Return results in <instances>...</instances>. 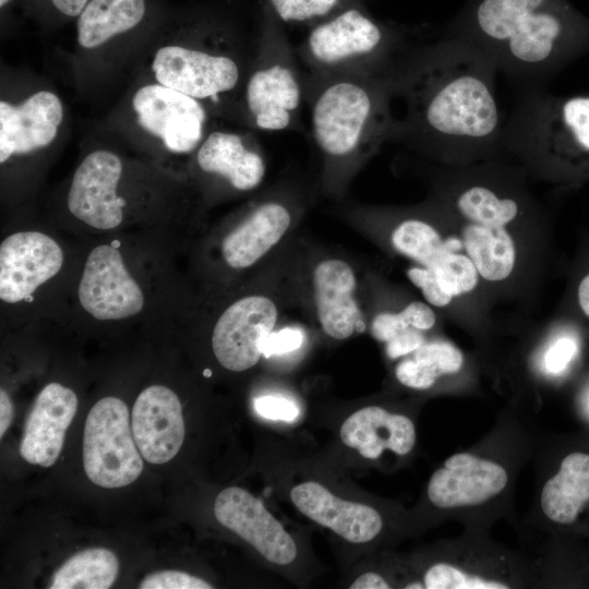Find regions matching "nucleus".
Returning a JSON list of instances; mask_svg holds the SVG:
<instances>
[{
	"label": "nucleus",
	"mask_w": 589,
	"mask_h": 589,
	"mask_svg": "<svg viewBox=\"0 0 589 589\" xmlns=\"http://www.w3.org/2000/svg\"><path fill=\"white\" fill-rule=\"evenodd\" d=\"M13 420V404L8 393L0 390V437L2 438Z\"/></svg>",
	"instance_id": "a19ab883"
},
{
	"label": "nucleus",
	"mask_w": 589,
	"mask_h": 589,
	"mask_svg": "<svg viewBox=\"0 0 589 589\" xmlns=\"http://www.w3.org/2000/svg\"><path fill=\"white\" fill-rule=\"evenodd\" d=\"M194 165L209 187L242 194L264 182L267 161L257 141L238 132L213 130L194 153Z\"/></svg>",
	"instance_id": "ddd939ff"
},
{
	"label": "nucleus",
	"mask_w": 589,
	"mask_h": 589,
	"mask_svg": "<svg viewBox=\"0 0 589 589\" xmlns=\"http://www.w3.org/2000/svg\"><path fill=\"white\" fill-rule=\"evenodd\" d=\"M123 172L120 157L97 149L84 157L75 169L67 197L69 212L88 227L108 231L124 219L125 200L118 187Z\"/></svg>",
	"instance_id": "f8f14e48"
},
{
	"label": "nucleus",
	"mask_w": 589,
	"mask_h": 589,
	"mask_svg": "<svg viewBox=\"0 0 589 589\" xmlns=\"http://www.w3.org/2000/svg\"><path fill=\"white\" fill-rule=\"evenodd\" d=\"M578 352V341L572 335L557 337L544 354V368L548 373L557 375L564 372Z\"/></svg>",
	"instance_id": "c9c22d12"
},
{
	"label": "nucleus",
	"mask_w": 589,
	"mask_h": 589,
	"mask_svg": "<svg viewBox=\"0 0 589 589\" xmlns=\"http://www.w3.org/2000/svg\"><path fill=\"white\" fill-rule=\"evenodd\" d=\"M426 589H507L502 581L484 579L478 575L467 574L456 566L437 563L431 566L423 577Z\"/></svg>",
	"instance_id": "473e14b6"
},
{
	"label": "nucleus",
	"mask_w": 589,
	"mask_h": 589,
	"mask_svg": "<svg viewBox=\"0 0 589 589\" xmlns=\"http://www.w3.org/2000/svg\"><path fill=\"white\" fill-rule=\"evenodd\" d=\"M131 428L146 461L155 465L170 461L179 453L185 434L177 394L158 384L143 389L133 405Z\"/></svg>",
	"instance_id": "dca6fc26"
},
{
	"label": "nucleus",
	"mask_w": 589,
	"mask_h": 589,
	"mask_svg": "<svg viewBox=\"0 0 589 589\" xmlns=\"http://www.w3.org/2000/svg\"><path fill=\"white\" fill-rule=\"evenodd\" d=\"M462 242L482 278L489 281H501L512 274L516 250L505 227H489L470 223L462 229Z\"/></svg>",
	"instance_id": "393cba45"
},
{
	"label": "nucleus",
	"mask_w": 589,
	"mask_h": 589,
	"mask_svg": "<svg viewBox=\"0 0 589 589\" xmlns=\"http://www.w3.org/2000/svg\"><path fill=\"white\" fill-rule=\"evenodd\" d=\"M456 206L469 223L489 227H505L518 215L516 201L498 196L483 185H473L462 191Z\"/></svg>",
	"instance_id": "c85d7f7f"
},
{
	"label": "nucleus",
	"mask_w": 589,
	"mask_h": 589,
	"mask_svg": "<svg viewBox=\"0 0 589 589\" xmlns=\"http://www.w3.org/2000/svg\"><path fill=\"white\" fill-rule=\"evenodd\" d=\"M253 405L259 416L274 421H293L300 412L294 401L275 395L256 397Z\"/></svg>",
	"instance_id": "4c0bfd02"
},
{
	"label": "nucleus",
	"mask_w": 589,
	"mask_h": 589,
	"mask_svg": "<svg viewBox=\"0 0 589 589\" xmlns=\"http://www.w3.org/2000/svg\"><path fill=\"white\" fill-rule=\"evenodd\" d=\"M57 13L65 17H77L89 0H45Z\"/></svg>",
	"instance_id": "ea45409f"
},
{
	"label": "nucleus",
	"mask_w": 589,
	"mask_h": 589,
	"mask_svg": "<svg viewBox=\"0 0 589 589\" xmlns=\"http://www.w3.org/2000/svg\"><path fill=\"white\" fill-rule=\"evenodd\" d=\"M413 357L400 361L395 375L400 384L416 389H428L444 374L457 373L464 363L461 351L448 341H425Z\"/></svg>",
	"instance_id": "a878e982"
},
{
	"label": "nucleus",
	"mask_w": 589,
	"mask_h": 589,
	"mask_svg": "<svg viewBox=\"0 0 589 589\" xmlns=\"http://www.w3.org/2000/svg\"><path fill=\"white\" fill-rule=\"evenodd\" d=\"M312 199L293 181L268 187L226 226L216 244L219 264L237 274L264 267L291 242Z\"/></svg>",
	"instance_id": "423d86ee"
},
{
	"label": "nucleus",
	"mask_w": 589,
	"mask_h": 589,
	"mask_svg": "<svg viewBox=\"0 0 589 589\" xmlns=\"http://www.w3.org/2000/svg\"><path fill=\"white\" fill-rule=\"evenodd\" d=\"M294 49L303 83L389 74L408 52L400 32L375 19L365 4L349 7L310 27Z\"/></svg>",
	"instance_id": "7ed1b4c3"
},
{
	"label": "nucleus",
	"mask_w": 589,
	"mask_h": 589,
	"mask_svg": "<svg viewBox=\"0 0 589 589\" xmlns=\"http://www.w3.org/2000/svg\"><path fill=\"white\" fill-rule=\"evenodd\" d=\"M233 47L230 31L211 19L197 43L159 48L152 69L158 84L202 103L233 99L244 82L243 63Z\"/></svg>",
	"instance_id": "0eeeda50"
},
{
	"label": "nucleus",
	"mask_w": 589,
	"mask_h": 589,
	"mask_svg": "<svg viewBox=\"0 0 589 589\" xmlns=\"http://www.w3.org/2000/svg\"><path fill=\"white\" fill-rule=\"evenodd\" d=\"M589 502V454L572 453L561 462L541 492L544 515L562 525L574 522L582 506Z\"/></svg>",
	"instance_id": "5701e85b"
},
{
	"label": "nucleus",
	"mask_w": 589,
	"mask_h": 589,
	"mask_svg": "<svg viewBox=\"0 0 589 589\" xmlns=\"http://www.w3.org/2000/svg\"><path fill=\"white\" fill-rule=\"evenodd\" d=\"M507 472L498 464L468 453L444 461L428 484L433 505L444 509L479 505L500 494L507 484Z\"/></svg>",
	"instance_id": "f3484780"
},
{
	"label": "nucleus",
	"mask_w": 589,
	"mask_h": 589,
	"mask_svg": "<svg viewBox=\"0 0 589 589\" xmlns=\"http://www.w3.org/2000/svg\"><path fill=\"white\" fill-rule=\"evenodd\" d=\"M407 276L422 291L424 299L431 305L443 308L452 301L453 297L441 288L431 269L421 266L411 267L407 271Z\"/></svg>",
	"instance_id": "e433bc0d"
},
{
	"label": "nucleus",
	"mask_w": 589,
	"mask_h": 589,
	"mask_svg": "<svg viewBox=\"0 0 589 589\" xmlns=\"http://www.w3.org/2000/svg\"><path fill=\"white\" fill-rule=\"evenodd\" d=\"M350 589H388L389 585L386 580L378 574L375 573H365L359 576Z\"/></svg>",
	"instance_id": "79ce46f5"
},
{
	"label": "nucleus",
	"mask_w": 589,
	"mask_h": 589,
	"mask_svg": "<svg viewBox=\"0 0 589 589\" xmlns=\"http://www.w3.org/2000/svg\"><path fill=\"white\" fill-rule=\"evenodd\" d=\"M247 124L268 132L301 130L303 77L285 25L261 2L256 52L241 88Z\"/></svg>",
	"instance_id": "39448f33"
},
{
	"label": "nucleus",
	"mask_w": 589,
	"mask_h": 589,
	"mask_svg": "<svg viewBox=\"0 0 589 589\" xmlns=\"http://www.w3.org/2000/svg\"><path fill=\"white\" fill-rule=\"evenodd\" d=\"M141 456L124 401L113 396L99 399L84 425L83 465L87 478L106 489L127 486L143 471Z\"/></svg>",
	"instance_id": "1a4fd4ad"
},
{
	"label": "nucleus",
	"mask_w": 589,
	"mask_h": 589,
	"mask_svg": "<svg viewBox=\"0 0 589 589\" xmlns=\"http://www.w3.org/2000/svg\"><path fill=\"white\" fill-rule=\"evenodd\" d=\"M431 269L441 288L452 297L470 292L478 284V271L468 255L447 251Z\"/></svg>",
	"instance_id": "2f4dec72"
},
{
	"label": "nucleus",
	"mask_w": 589,
	"mask_h": 589,
	"mask_svg": "<svg viewBox=\"0 0 589 589\" xmlns=\"http://www.w3.org/2000/svg\"><path fill=\"white\" fill-rule=\"evenodd\" d=\"M142 589H212L213 586L180 570H161L149 574L140 585Z\"/></svg>",
	"instance_id": "72a5a7b5"
},
{
	"label": "nucleus",
	"mask_w": 589,
	"mask_h": 589,
	"mask_svg": "<svg viewBox=\"0 0 589 589\" xmlns=\"http://www.w3.org/2000/svg\"><path fill=\"white\" fill-rule=\"evenodd\" d=\"M290 497L303 515L329 528L348 542L371 541L382 530L383 520L376 509L335 496L315 481L293 486Z\"/></svg>",
	"instance_id": "aec40b11"
},
{
	"label": "nucleus",
	"mask_w": 589,
	"mask_h": 589,
	"mask_svg": "<svg viewBox=\"0 0 589 589\" xmlns=\"http://www.w3.org/2000/svg\"><path fill=\"white\" fill-rule=\"evenodd\" d=\"M77 410L75 393L60 383L47 384L26 419L21 456L32 465L51 467L63 448L64 436Z\"/></svg>",
	"instance_id": "6ab92c4d"
},
{
	"label": "nucleus",
	"mask_w": 589,
	"mask_h": 589,
	"mask_svg": "<svg viewBox=\"0 0 589 589\" xmlns=\"http://www.w3.org/2000/svg\"><path fill=\"white\" fill-rule=\"evenodd\" d=\"M63 250L50 236L40 231H19L0 244V299L20 303L32 298L62 268Z\"/></svg>",
	"instance_id": "4468645a"
},
{
	"label": "nucleus",
	"mask_w": 589,
	"mask_h": 589,
	"mask_svg": "<svg viewBox=\"0 0 589 589\" xmlns=\"http://www.w3.org/2000/svg\"><path fill=\"white\" fill-rule=\"evenodd\" d=\"M132 106L141 127L172 153L195 152L208 133L205 105L164 85L142 86L135 92Z\"/></svg>",
	"instance_id": "9b49d317"
},
{
	"label": "nucleus",
	"mask_w": 589,
	"mask_h": 589,
	"mask_svg": "<svg viewBox=\"0 0 589 589\" xmlns=\"http://www.w3.org/2000/svg\"><path fill=\"white\" fill-rule=\"evenodd\" d=\"M588 404H589V400H588Z\"/></svg>",
	"instance_id": "a18cd8bd"
},
{
	"label": "nucleus",
	"mask_w": 589,
	"mask_h": 589,
	"mask_svg": "<svg viewBox=\"0 0 589 589\" xmlns=\"http://www.w3.org/2000/svg\"><path fill=\"white\" fill-rule=\"evenodd\" d=\"M537 137L565 168L589 171V96L555 100L545 109Z\"/></svg>",
	"instance_id": "412c9836"
},
{
	"label": "nucleus",
	"mask_w": 589,
	"mask_h": 589,
	"mask_svg": "<svg viewBox=\"0 0 589 589\" xmlns=\"http://www.w3.org/2000/svg\"><path fill=\"white\" fill-rule=\"evenodd\" d=\"M442 48L408 51L394 77V95L407 104L392 137L414 143L492 137L498 108L488 75L467 61H450Z\"/></svg>",
	"instance_id": "f257e3e1"
},
{
	"label": "nucleus",
	"mask_w": 589,
	"mask_h": 589,
	"mask_svg": "<svg viewBox=\"0 0 589 589\" xmlns=\"http://www.w3.org/2000/svg\"><path fill=\"white\" fill-rule=\"evenodd\" d=\"M296 278L300 303L327 337L346 340L368 329L350 260L336 252L299 249Z\"/></svg>",
	"instance_id": "6e6552de"
},
{
	"label": "nucleus",
	"mask_w": 589,
	"mask_h": 589,
	"mask_svg": "<svg viewBox=\"0 0 589 589\" xmlns=\"http://www.w3.org/2000/svg\"><path fill=\"white\" fill-rule=\"evenodd\" d=\"M63 120L60 98L38 91L19 105L0 101V163L48 146Z\"/></svg>",
	"instance_id": "a211bd4d"
},
{
	"label": "nucleus",
	"mask_w": 589,
	"mask_h": 589,
	"mask_svg": "<svg viewBox=\"0 0 589 589\" xmlns=\"http://www.w3.org/2000/svg\"><path fill=\"white\" fill-rule=\"evenodd\" d=\"M393 249L421 267L431 268L448 249L437 229L424 219L407 217L392 229Z\"/></svg>",
	"instance_id": "cd10ccee"
},
{
	"label": "nucleus",
	"mask_w": 589,
	"mask_h": 589,
	"mask_svg": "<svg viewBox=\"0 0 589 589\" xmlns=\"http://www.w3.org/2000/svg\"><path fill=\"white\" fill-rule=\"evenodd\" d=\"M578 305L587 317H589V273L582 277L577 289Z\"/></svg>",
	"instance_id": "37998d69"
},
{
	"label": "nucleus",
	"mask_w": 589,
	"mask_h": 589,
	"mask_svg": "<svg viewBox=\"0 0 589 589\" xmlns=\"http://www.w3.org/2000/svg\"><path fill=\"white\" fill-rule=\"evenodd\" d=\"M305 340V333L301 326L286 325L275 328L263 344V357L280 356L299 350Z\"/></svg>",
	"instance_id": "f704fd0d"
},
{
	"label": "nucleus",
	"mask_w": 589,
	"mask_h": 589,
	"mask_svg": "<svg viewBox=\"0 0 589 589\" xmlns=\"http://www.w3.org/2000/svg\"><path fill=\"white\" fill-rule=\"evenodd\" d=\"M119 573L118 557L108 549L93 548L71 556L53 574L50 589H107Z\"/></svg>",
	"instance_id": "bb28decb"
},
{
	"label": "nucleus",
	"mask_w": 589,
	"mask_h": 589,
	"mask_svg": "<svg viewBox=\"0 0 589 589\" xmlns=\"http://www.w3.org/2000/svg\"><path fill=\"white\" fill-rule=\"evenodd\" d=\"M12 0H0V7L3 9L7 7Z\"/></svg>",
	"instance_id": "c03bdc74"
},
{
	"label": "nucleus",
	"mask_w": 589,
	"mask_h": 589,
	"mask_svg": "<svg viewBox=\"0 0 589 589\" xmlns=\"http://www.w3.org/2000/svg\"><path fill=\"white\" fill-rule=\"evenodd\" d=\"M81 306L98 321H120L137 315L145 296L130 274L123 256L112 244H99L88 253L80 279Z\"/></svg>",
	"instance_id": "9d476101"
},
{
	"label": "nucleus",
	"mask_w": 589,
	"mask_h": 589,
	"mask_svg": "<svg viewBox=\"0 0 589 589\" xmlns=\"http://www.w3.org/2000/svg\"><path fill=\"white\" fill-rule=\"evenodd\" d=\"M424 342L422 330L410 327L387 341L385 351L388 358L397 359L412 353Z\"/></svg>",
	"instance_id": "58836bf2"
},
{
	"label": "nucleus",
	"mask_w": 589,
	"mask_h": 589,
	"mask_svg": "<svg viewBox=\"0 0 589 589\" xmlns=\"http://www.w3.org/2000/svg\"><path fill=\"white\" fill-rule=\"evenodd\" d=\"M215 518L250 543L267 561L288 565L297 556V545L283 525L261 500L242 488L223 490L214 503Z\"/></svg>",
	"instance_id": "2eb2a0df"
},
{
	"label": "nucleus",
	"mask_w": 589,
	"mask_h": 589,
	"mask_svg": "<svg viewBox=\"0 0 589 589\" xmlns=\"http://www.w3.org/2000/svg\"><path fill=\"white\" fill-rule=\"evenodd\" d=\"M148 13L147 0H89L76 17L81 47H99L139 27Z\"/></svg>",
	"instance_id": "b1692460"
},
{
	"label": "nucleus",
	"mask_w": 589,
	"mask_h": 589,
	"mask_svg": "<svg viewBox=\"0 0 589 589\" xmlns=\"http://www.w3.org/2000/svg\"><path fill=\"white\" fill-rule=\"evenodd\" d=\"M470 29L481 46L519 69L546 68L572 48L556 0H477Z\"/></svg>",
	"instance_id": "20e7f679"
},
{
	"label": "nucleus",
	"mask_w": 589,
	"mask_h": 589,
	"mask_svg": "<svg viewBox=\"0 0 589 589\" xmlns=\"http://www.w3.org/2000/svg\"><path fill=\"white\" fill-rule=\"evenodd\" d=\"M344 445L368 459L378 458L384 449L408 454L416 443L413 422L406 416L369 406L349 416L340 428Z\"/></svg>",
	"instance_id": "4be33fe9"
},
{
	"label": "nucleus",
	"mask_w": 589,
	"mask_h": 589,
	"mask_svg": "<svg viewBox=\"0 0 589 589\" xmlns=\"http://www.w3.org/2000/svg\"><path fill=\"white\" fill-rule=\"evenodd\" d=\"M435 314L425 303L413 301L401 311L376 314L369 321L372 336L382 342H387L399 333L413 327L422 332L431 329L435 324Z\"/></svg>",
	"instance_id": "7c9ffc66"
},
{
	"label": "nucleus",
	"mask_w": 589,
	"mask_h": 589,
	"mask_svg": "<svg viewBox=\"0 0 589 589\" xmlns=\"http://www.w3.org/2000/svg\"><path fill=\"white\" fill-rule=\"evenodd\" d=\"M284 25L308 28L363 0H262Z\"/></svg>",
	"instance_id": "c756f323"
},
{
	"label": "nucleus",
	"mask_w": 589,
	"mask_h": 589,
	"mask_svg": "<svg viewBox=\"0 0 589 589\" xmlns=\"http://www.w3.org/2000/svg\"><path fill=\"white\" fill-rule=\"evenodd\" d=\"M395 71L303 83L321 160L317 190L324 196L342 199L362 167L392 139Z\"/></svg>",
	"instance_id": "f03ea898"
}]
</instances>
